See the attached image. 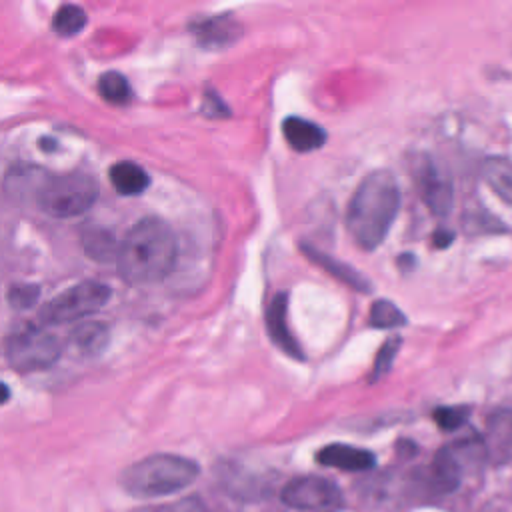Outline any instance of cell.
<instances>
[{"mask_svg": "<svg viewBox=\"0 0 512 512\" xmlns=\"http://www.w3.org/2000/svg\"><path fill=\"white\" fill-rule=\"evenodd\" d=\"M178 254L174 230L158 216L140 218L124 236L116 268L128 284H152L170 274Z\"/></svg>", "mask_w": 512, "mask_h": 512, "instance_id": "1", "label": "cell"}, {"mask_svg": "<svg viewBox=\"0 0 512 512\" xmlns=\"http://www.w3.org/2000/svg\"><path fill=\"white\" fill-rule=\"evenodd\" d=\"M400 208V190L392 172L374 170L354 190L346 228L362 250H376L388 236Z\"/></svg>", "mask_w": 512, "mask_h": 512, "instance_id": "2", "label": "cell"}, {"mask_svg": "<svg viewBox=\"0 0 512 512\" xmlns=\"http://www.w3.org/2000/svg\"><path fill=\"white\" fill-rule=\"evenodd\" d=\"M198 474L200 468L190 458L178 454H152L126 466L120 474V486L132 498L148 500L190 486Z\"/></svg>", "mask_w": 512, "mask_h": 512, "instance_id": "3", "label": "cell"}, {"mask_svg": "<svg viewBox=\"0 0 512 512\" xmlns=\"http://www.w3.org/2000/svg\"><path fill=\"white\" fill-rule=\"evenodd\" d=\"M98 198V182L86 172L48 174L34 188L36 206L52 218H76Z\"/></svg>", "mask_w": 512, "mask_h": 512, "instance_id": "4", "label": "cell"}, {"mask_svg": "<svg viewBox=\"0 0 512 512\" xmlns=\"http://www.w3.org/2000/svg\"><path fill=\"white\" fill-rule=\"evenodd\" d=\"M62 344L42 324H24L4 338V358L18 372L46 370L58 362Z\"/></svg>", "mask_w": 512, "mask_h": 512, "instance_id": "5", "label": "cell"}, {"mask_svg": "<svg viewBox=\"0 0 512 512\" xmlns=\"http://www.w3.org/2000/svg\"><path fill=\"white\" fill-rule=\"evenodd\" d=\"M110 300V288L98 280H84L48 300L40 312L42 326L68 324L98 312Z\"/></svg>", "mask_w": 512, "mask_h": 512, "instance_id": "6", "label": "cell"}, {"mask_svg": "<svg viewBox=\"0 0 512 512\" xmlns=\"http://www.w3.org/2000/svg\"><path fill=\"white\" fill-rule=\"evenodd\" d=\"M486 458V446L480 438H464L440 448L430 464V484L436 492H454L464 476L478 468Z\"/></svg>", "mask_w": 512, "mask_h": 512, "instance_id": "7", "label": "cell"}, {"mask_svg": "<svg viewBox=\"0 0 512 512\" xmlns=\"http://www.w3.org/2000/svg\"><path fill=\"white\" fill-rule=\"evenodd\" d=\"M410 168L418 194L428 210L434 216H446L454 204V188L446 170L430 154H418Z\"/></svg>", "mask_w": 512, "mask_h": 512, "instance_id": "8", "label": "cell"}, {"mask_svg": "<svg viewBox=\"0 0 512 512\" xmlns=\"http://www.w3.org/2000/svg\"><path fill=\"white\" fill-rule=\"evenodd\" d=\"M286 506L296 510L324 512L342 504L340 488L322 476H298L292 478L280 492Z\"/></svg>", "mask_w": 512, "mask_h": 512, "instance_id": "9", "label": "cell"}, {"mask_svg": "<svg viewBox=\"0 0 512 512\" xmlns=\"http://www.w3.org/2000/svg\"><path fill=\"white\" fill-rule=\"evenodd\" d=\"M110 342V330L104 322L84 320L76 324L64 342V352L74 360H92L100 356Z\"/></svg>", "mask_w": 512, "mask_h": 512, "instance_id": "10", "label": "cell"}, {"mask_svg": "<svg viewBox=\"0 0 512 512\" xmlns=\"http://www.w3.org/2000/svg\"><path fill=\"white\" fill-rule=\"evenodd\" d=\"M266 328H268V336L270 340L288 356L302 360V352L300 346L296 342V338L292 336L290 328H288V296L284 292H278L272 296L268 310H266Z\"/></svg>", "mask_w": 512, "mask_h": 512, "instance_id": "11", "label": "cell"}, {"mask_svg": "<svg viewBox=\"0 0 512 512\" xmlns=\"http://www.w3.org/2000/svg\"><path fill=\"white\" fill-rule=\"evenodd\" d=\"M316 462L328 468H338L344 472H364L376 464L370 450L350 446V444H328L316 452Z\"/></svg>", "mask_w": 512, "mask_h": 512, "instance_id": "12", "label": "cell"}, {"mask_svg": "<svg viewBox=\"0 0 512 512\" xmlns=\"http://www.w3.org/2000/svg\"><path fill=\"white\" fill-rule=\"evenodd\" d=\"M282 134L288 146L296 152H312L322 148L326 142L324 128L300 116H288L282 122Z\"/></svg>", "mask_w": 512, "mask_h": 512, "instance_id": "13", "label": "cell"}, {"mask_svg": "<svg viewBox=\"0 0 512 512\" xmlns=\"http://www.w3.org/2000/svg\"><path fill=\"white\" fill-rule=\"evenodd\" d=\"M302 252H304V256L310 262H314L316 266L324 268L330 276H334L336 280H340L348 288L358 290V292H368L370 290V282L356 268H352L350 264H346V262H342V260H338L334 256H328L326 252H322V250H318L314 246H308V244L302 246Z\"/></svg>", "mask_w": 512, "mask_h": 512, "instance_id": "14", "label": "cell"}, {"mask_svg": "<svg viewBox=\"0 0 512 512\" xmlns=\"http://www.w3.org/2000/svg\"><path fill=\"white\" fill-rule=\"evenodd\" d=\"M196 40L202 46H228L238 36V24L228 14H218L214 18L200 20L192 26Z\"/></svg>", "mask_w": 512, "mask_h": 512, "instance_id": "15", "label": "cell"}, {"mask_svg": "<svg viewBox=\"0 0 512 512\" xmlns=\"http://www.w3.org/2000/svg\"><path fill=\"white\" fill-rule=\"evenodd\" d=\"M108 174H110V184L120 196H138L150 184L146 170L130 160L116 162Z\"/></svg>", "mask_w": 512, "mask_h": 512, "instance_id": "16", "label": "cell"}, {"mask_svg": "<svg viewBox=\"0 0 512 512\" xmlns=\"http://www.w3.org/2000/svg\"><path fill=\"white\" fill-rule=\"evenodd\" d=\"M482 176L492 192L512 206V162L504 156H488L482 164Z\"/></svg>", "mask_w": 512, "mask_h": 512, "instance_id": "17", "label": "cell"}, {"mask_svg": "<svg viewBox=\"0 0 512 512\" xmlns=\"http://www.w3.org/2000/svg\"><path fill=\"white\" fill-rule=\"evenodd\" d=\"M82 248L88 254V258L98 262H108L112 258L116 260L120 244H116V238L110 230L92 228L82 234Z\"/></svg>", "mask_w": 512, "mask_h": 512, "instance_id": "18", "label": "cell"}, {"mask_svg": "<svg viewBox=\"0 0 512 512\" xmlns=\"http://www.w3.org/2000/svg\"><path fill=\"white\" fill-rule=\"evenodd\" d=\"M98 92L100 96L114 104V106H124L132 100V88H130V82L126 80L124 74L116 72V70H110V72H104L100 78H98Z\"/></svg>", "mask_w": 512, "mask_h": 512, "instance_id": "19", "label": "cell"}, {"mask_svg": "<svg viewBox=\"0 0 512 512\" xmlns=\"http://www.w3.org/2000/svg\"><path fill=\"white\" fill-rule=\"evenodd\" d=\"M88 22V16L84 12V8L76 6V4H62L56 12H54V18H52V28L58 36H64V38H70V36H76L84 30Z\"/></svg>", "mask_w": 512, "mask_h": 512, "instance_id": "20", "label": "cell"}, {"mask_svg": "<svg viewBox=\"0 0 512 512\" xmlns=\"http://www.w3.org/2000/svg\"><path fill=\"white\" fill-rule=\"evenodd\" d=\"M368 318H370L368 322L372 328H382V330L398 328V326L406 324L404 312L390 300H376L370 308Z\"/></svg>", "mask_w": 512, "mask_h": 512, "instance_id": "21", "label": "cell"}, {"mask_svg": "<svg viewBox=\"0 0 512 512\" xmlns=\"http://www.w3.org/2000/svg\"><path fill=\"white\" fill-rule=\"evenodd\" d=\"M468 414L470 410L466 406H440L434 410L432 418L438 424V428L450 432L460 428L468 420Z\"/></svg>", "mask_w": 512, "mask_h": 512, "instance_id": "22", "label": "cell"}, {"mask_svg": "<svg viewBox=\"0 0 512 512\" xmlns=\"http://www.w3.org/2000/svg\"><path fill=\"white\" fill-rule=\"evenodd\" d=\"M40 296V288L34 284H12L6 292V300L16 310H26L36 304Z\"/></svg>", "mask_w": 512, "mask_h": 512, "instance_id": "23", "label": "cell"}, {"mask_svg": "<svg viewBox=\"0 0 512 512\" xmlns=\"http://www.w3.org/2000/svg\"><path fill=\"white\" fill-rule=\"evenodd\" d=\"M400 338H390L384 342V346L380 348L376 360H374V368L370 372V382H378L382 376H386V372L390 370L394 358H396V352L400 348Z\"/></svg>", "mask_w": 512, "mask_h": 512, "instance_id": "24", "label": "cell"}, {"mask_svg": "<svg viewBox=\"0 0 512 512\" xmlns=\"http://www.w3.org/2000/svg\"><path fill=\"white\" fill-rule=\"evenodd\" d=\"M156 512H208V510H206V506L200 498L186 496V498H180L176 502L160 506Z\"/></svg>", "mask_w": 512, "mask_h": 512, "instance_id": "25", "label": "cell"}, {"mask_svg": "<svg viewBox=\"0 0 512 512\" xmlns=\"http://www.w3.org/2000/svg\"><path fill=\"white\" fill-rule=\"evenodd\" d=\"M450 238H452L450 232L440 230V232L434 234V244H436V246H446V244H450Z\"/></svg>", "mask_w": 512, "mask_h": 512, "instance_id": "26", "label": "cell"}]
</instances>
